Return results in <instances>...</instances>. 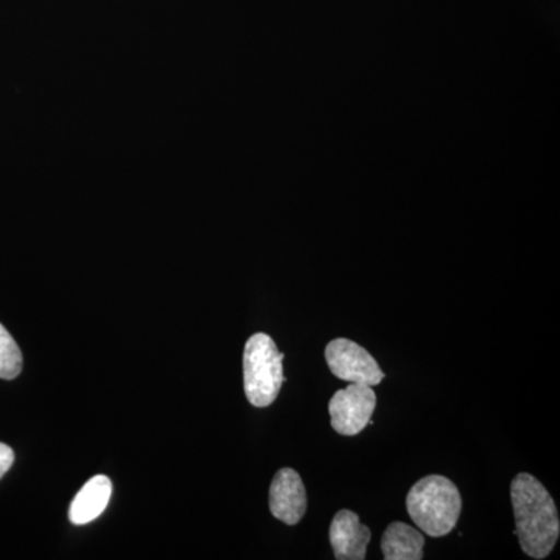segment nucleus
<instances>
[{
    "mask_svg": "<svg viewBox=\"0 0 560 560\" xmlns=\"http://www.w3.org/2000/svg\"><path fill=\"white\" fill-rule=\"evenodd\" d=\"M515 536L525 555L545 559L555 550L560 536L558 508L545 486L529 474H518L511 482Z\"/></svg>",
    "mask_w": 560,
    "mask_h": 560,
    "instance_id": "obj_1",
    "label": "nucleus"
},
{
    "mask_svg": "<svg viewBox=\"0 0 560 560\" xmlns=\"http://www.w3.org/2000/svg\"><path fill=\"white\" fill-rule=\"evenodd\" d=\"M411 521L430 537H444L455 529L463 499L455 482L442 475H430L412 486L407 495Z\"/></svg>",
    "mask_w": 560,
    "mask_h": 560,
    "instance_id": "obj_2",
    "label": "nucleus"
},
{
    "mask_svg": "<svg viewBox=\"0 0 560 560\" xmlns=\"http://www.w3.org/2000/svg\"><path fill=\"white\" fill-rule=\"evenodd\" d=\"M283 353L267 334L249 338L243 352V383L249 404L257 408L270 407L278 399L283 377Z\"/></svg>",
    "mask_w": 560,
    "mask_h": 560,
    "instance_id": "obj_3",
    "label": "nucleus"
},
{
    "mask_svg": "<svg viewBox=\"0 0 560 560\" xmlns=\"http://www.w3.org/2000/svg\"><path fill=\"white\" fill-rule=\"evenodd\" d=\"M377 407V396L372 386L350 383L337 390L329 401L331 429L342 436H355L366 429Z\"/></svg>",
    "mask_w": 560,
    "mask_h": 560,
    "instance_id": "obj_4",
    "label": "nucleus"
},
{
    "mask_svg": "<svg viewBox=\"0 0 560 560\" xmlns=\"http://www.w3.org/2000/svg\"><path fill=\"white\" fill-rule=\"evenodd\" d=\"M326 361L331 374L340 381L375 386L385 378L374 357L348 338H337L326 346Z\"/></svg>",
    "mask_w": 560,
    "mask_h": 560,
    "instance_id": "obj_5",
    "label": "nucleus"
},
{
    "mask_svg": "<svg viewBox=\"0 0 560 560\" xmlns=\"http://www.w3.org/2000/svg\"><path fill=\"white\" fill-rule=\"evenodd\" d=\"M270 510L278 521L294 526L307 511V492L296 470L280 469L270 488Z\"/></svg>",
    "mask_w": 560,
    "mask_h": 560,
    "instance_id": "obj_6",
    "label": "nucleus"
},
{
    "mask_svg": "<svg viewBox=\"0 0 560 560\" xmlns=\"http://www.w3.org/2000/svg\"><path fill=\"white\" fill-rule=\"evenodd\" d=\"M329 539L335 559L363 560L366 559L371 529L360 522L355 512L341 510L330 523Z\"/></svg>",
    "mask_w": 560,
    "mask_h": 560,
    "instance_id": "obj_7",
    "label": "nucleus"
},
{
    "mask_svg": "<svg viewBox=\"0 0 560 560\" xmlns=\"http://www.w3.org/2000/svg\"><path fill=\"white\" fill-rule=\"evenodd\" d=\"M113 493V482L105 475L91 478L77 493L69 510V521L73 525H86L103 514L108 508Z\"/></svg>",
    "mask_w": 560,
    "mask_h": 560,
    "instance_id": "obj_8",
    "label": "nucleus"
},
{
    "mask_svg": "<svg viewBox=\"0 0 560 560\" xmlns=\"http://www.w3.org/2000/svg\"><path fill=\"white\" fill-rule=\"evenodd\" d=\"M423 534L404 522L390 523L382 537L385 560H420L423 558Z\"/></svg>",
    "mask_w": 560,
    "mask_h": 560,
    "instance_id": "obj_9",
    "label": "nucleus"
},
{
    "mask_svg": "<svg viewBox=\"0 0 560 560\" xmlns=\"http://www.w3.org/2000/svg\"><path fill=\"white\" fill-rule=\"evenodd\" d=\"M24 360L18 342L11 337L9 330L0 324V378L13 381L22 372Z\"/></svg>",
    "mask_w": 560,
    "mask_h": 560,
    "instance_id": "obj_10",
    "label": "nucleus"
},
{
    "mask_svg": "<svg viewBox=\"0 0 560 560\" xmlns=\"http://www.w3.org/2000/svg\"><path fill=\"white\" fill-rule=\"evenodd\" d=\"M14 463V452L13 448L9 447L7 444H2L0 442V480H2L3 475L7 474L11 469Z\"/></svg>",
    "mask_w": 560,
    "mask_h": 560,
    "instance_id": "obj_11",
    "label": "nucleus"
}]
</instances>
